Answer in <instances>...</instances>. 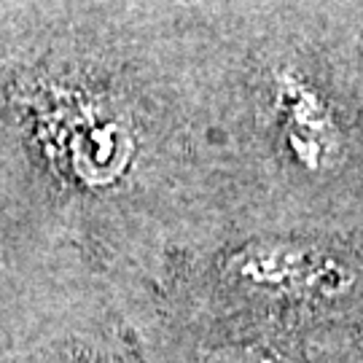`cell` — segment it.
I'll use <instances>...</instances> for the list:
<instances>
[{
	"mask_svg": "<svg viewBox=\"0 0 363 363\" xmlns=\"http://www.w3.org/2000/svg\"><path fill=\"white\" fill-rule=\"evenodd\" d=\"M240 274L269 288H286L323 277V267L312 261L304 250L291 247H261L240 259Z\"/></svg>",
	"mask_w": 363,
	"mask_h": 363,
	"instance_id": "1",
	"label": "cell"
},
{
	"mask_svg": "<svg viewBox=\"0 0 363 363\" xmlns=\"http://www.w3.org/2000/svg\"><path fill=\"white\" fill-rule=\"evenodd\" d=\"M220 363H277L274 358L264 355V352H253V350H237L232 352L229 358H223Z\"/></svg>",
	"mask_w": 363,
	"mask_h": 363,
	"instance_id": "2",
	"label": "cell"
}]
</instances>
